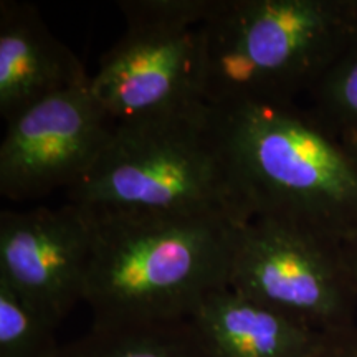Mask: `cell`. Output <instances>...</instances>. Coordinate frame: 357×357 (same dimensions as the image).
Segmentation results:
<instances>
[{
  "mask_svg": "<svg viewBox=\"0 0 357 357\" xmlns=\"http://www.w3.org/2000/svg\"><path fill=\"white\" fill-rule=\"evenodd\" d=\"M311 118L334 137L357 129V30L310 95Z\"/></svg>",
  "mask_w": 357,
  "mask_h": 357,
  "instance_id": "12",
  "label": "cell"
},
{
  "mask_svg": "<svg viewBox=\"0 0 357 357\" xmlns=\"http://www.w3.org/2000/svg\"><path fill=\"white\" fill-rule=\"evenodd\" d=\"M213 109L250 220L291 223L337 243L357 235V166L307 111L268 102Z\"/></svg>",
  "mask_w": 357,
  "mask_h": 357,
  "instance_id": "3",
  "label": "cell"
},
{
  "mask_svg": "<svg viewBox=\"0 0 357 357\" xmlns=\"http://www.w3.org/2000/svg\"><path fill=\"white\" fill-rule=\"evenodd\" d=\"M207 357H316L328 334L225 287L190 316Z\"/></svg>",
  "mask_w": 357,
  "mask_h": 357,
  "instance_id": "10",
  "label": "cell"
},
{
  "mask_svg": "<svg viewBox=\"0 0 357 357\" xmlns=\"http://www.w3.org/2000/svg\"><path fill=\"white\" fill-rule=\"evenodd\" d=\"M229 288L323 334L356 326L342 243L291 223L252 218L234 227Z\"/></svg>",
  "mask_w": 357,
  "mask_h": 357,
  "instance_id": "6",
  "label": "cell"
},
{
  "mask_svg": "<svg viewBox=\"0 0 357 357\" xmlns=\"http://www.w3.org/2000/svg\"><path fill=\"white\" fill-rule=\"evenodd\" d=\"M113 126L89 83L25 109L7 123L0 146V194L20 202L68 190L93 166Z\"/></svg>",
  "mask_w": 357,
  "mask_h": 357,
  "instance_id": "7",
  "label": "cell"
},
{
  "mask_svg": "<svg viewBox=\"0 0 357 357\" xmlns=\"http://www.w3.org/2000/svg\"><path fill=\"white\" fill-rule=\"evenodd\" d=\"M91 223L73 204L0 212V278L55 326L84 298Z\"/></svg>",
  "mask_w": 357,
  "mask_h": 357,
  "instance_id": "8",
  "label": "cell"
},
{
  "mask_svg": "<svg viewBox=\"0 0 357 357\" xmlns=\"http://www.w3.org/2000/svg\"><path fill=\"white\" fill-rule=\"evenodd\" d=\"M217 6L218 0L118 2L126 32L101 56L89 82L114 123L205 102L202 25Z\"/></svg>",
  "mask_w": 357,
  "mask_h": 357,
  "instance_id": "5",
  "label": "cell"
},
{
  "mask_svg": "<svg viewBox=\"0 0 357 357\" xmlns=\"http://www.w3.org/2000/svg\"><path fill=\"white\" fill-rule=\"evenodd\" d=\"M86 215L93 252L83 301L93 326L189 321L207 294L229 287L231 234L238 223Z\"/></svg>",
  "mask_w": 357,
  "mask_h": 357,
  "instance_id": "2",
  "label": "cell"
},
{
  "mask_svg": "<svg viewBox=\"0 0 357 357\" xmlns=\"http://www.w3.org/2000/svg\"><path fill=\"white\" fill-rule=\"evenodd\" d=\"M55 357H207L190 321L144 326H91Z\"/></svg>",
  "mask_w": 357,
  "mask_h": 357,
  "instance_id": "11",
  "label": "cell"
},
{
  "mask_svg": "<svg viewBox=\"0 0 357 357\" xmlns=\"http://www.w3.org/2000/svg\"><path fill=\"white\" fill-rule=\"evenodd\" d=\"M316 357H357V326L328 334L323 349Z\"/></svg>",
  "mask_w": 357,
  "mask_h": 357,
  "instance_id": "14",
  "label": "cell"
},
{
  "mask_svg": "<svg viewBox=\"0 0 357 357\" xmlns=\"http://www.w3.org/2000/svg\"><path fill=\"white\" fill-rule=\"evenodd\" d=\"M337 139L342 142V146L346 147V151L349 153L351 158L354 159V162L357 166V129H354V131L342 132Z\"/></svg>",
  "mask_w": 357,
  "mask_h": 357,
  "instance_id": "16",
  "label": "cell"
},
{
  "mask_svg": "<svg viewBox=\"0 0 357 357\" xmlns=\"http://www.w3.org/2000/svg\"><path fill=\"white\" fill-rule=\"evenodd\" d=\"M342 252H344L346 265L349 268L351 278L354 281V287L357 289V235L342 243Z\"/></svg>",
  "mask_w": 357,
  "mask_h": 357,
  "instance_id": "15",
  "label": "cell"
},
{
  "mask_svg": "<svg viewBox=\"0 0 357 357\" xmlns=\"http://www.w3.org/2000/svg\"><path fill=\"white\" fill-rule=\"evenodd\" d=\"M66 197L96 215L250 220L220 119L205 102L114 123L100 155Z\"/></svg>",
  "mask_w": 357,
  "mask_h": 357,
  "instance_id": "1",
  "label": "cell"
},
{
  "mask_svg": "<svg viewBox=\"0 0 357 357\" xmlns=\"http://www.w3.org/2000/svg\"><path fill=\"white\" fill-rule=\"evenodd\" d=\"M89 82L79 58L50 32L37 7L0 2V116L6 124L47 98Z\"/></svg>",
  "mask_w": 357,
  "mask_h": 357,
  "instance_id": "9",
  "label": "cell"
},
{
  "mask_svg": "<svg viewBox=\"0 0 357 357\" xmlns=\"http://www.w3.org/2000/svg\"><path fill=\"white\" fill-rule=\"evenodd\" d=\"M58 326L0 278V357H55Z\"/></svg>",
  "mask_w": 357,
  "mask_h": 357,
  "instance_id": "13",
  "label": "cell"
},
{
  "mask_svg": "<svg viewBox=\"0 0 357 357\" xmlns=\"http://www.w3.org/2000/svg\"><path fill=\"white\" fill-rule=\"evenodd\" d=\"M356 30L357 0H218L202 25L205 105H294Z\"/></svg>",
  "mask_w": 357,
  "mask_h": 357,
  "instance_id": "4",
  "label": "cell"
}]
</instances>
